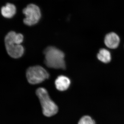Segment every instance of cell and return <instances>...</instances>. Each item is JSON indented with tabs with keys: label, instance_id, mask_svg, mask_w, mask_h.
Returning a JSON list of instances; mask_svg holds the SVG:
<instances>
[{
	"label": "cell",
	"instance_id": "1",
	"mask_svg": "<svg viewBox=\"0 0 124 124\" xmlns=\"http://www.w3.org/2000/svg\"><path fill=\"white\" fill-rule=\"evenodd\" d=\"M44 53L45 63L47 67L54 69H66L64 54L62 51L55 47L49 46L45 49Z\"/></svg>",
	"mask_w": 124,
	"mask_h": 124
},
{
	"label": "cell",
	"instance_id": "2",
	"mask_svg": "<svg viewBox=\"0 0 124 124\" xmlns=\"http://www.w3.org/2000/svg\"><path fill=\"white\" fill-rule=\"evenodd\" d=\"M36 94L39 100L42 108V112L45 116L50 117L57 113L58 107L50 98L46 89L39 88L37 90Z\"/></svg>",
	"mask_w": 124,
	"mask_h": 124
},
{
	"label": "cell",
	"instance_id": "3",
	"mask_svg": "<svg viewBox=\"0 0 124 124\" xmlns=\"http://www.w3.org/2000/svg\"><path fill=\"white\" fill-rule=\"evenodd\" d=\"M16 34L13 31L9 32L5 37V42L7 53L11 57L17 59L22 56L24 49L22 45L17 44L15 40Z\"/></svg>",
	"mask_w": 124,
	"mask_h": 124
},
{
	"label": "cell",
	"instance_id": "4",
	"mask_svg": "<svg viewBox=\"0 0 124 124\" xmlns=\"http://www.w3.org/2000/svg\"><path fill=\"white\" fill-rule=\"evenodd\" d=\"M26 76L28 82L32 85L41 83L48 79L49 76L47 71L39 66L29 67L27 69Z\"/></svg>",
	"mask_w": 124,
	"mask_h": 124
},
{
	"label": "cell",
	"instance_id": "5",
	"mask_svg": "<svg viewBox=\"0 0 124 124\" xmlns=\"http://www.w3.org/2000/svg\"><path fill=\"white\" fill-rule=\"evenodd\" d=\"M23 12L25 16L23 19V23L28 26L36 24L41 16L39 8L33 4H30L27 6L26 7L23 9Z\"/></svg>",
	"mask_w": 124,
	"mask_h": 124
},
{
	"label": "cell",
	"instance_id": "6",
	"mask_svg": "<svg viewBox=\"0 0 124 124\" xmlns=\"http://www.w3.org/2000/svg\"><path fill=\"white\" fill-rule=\"evenodd\" d=\"M104 42L106 46L109 48H116L120 44L119 37L115 32H110L107 34L105 36Z\"/></svg>",
	"mask_w": 124,
	"mask_h": 124
},
{
	"label": "cell",
	"instance_id": "7",
	"mask_svg": "<svg viewBox=\"0 0 124 124\" xmlns=\"http://www.w3.org/2000/svg\"><path fill=\"white\" fill-rule=\"evenodd\" d=\"M70 79L67 77L60 76L58 77L55 81L56 88L60 91H64L69 88L70 84Z\"/></svg>",
	"mask_w": 124,
	"mask_h": 124
},
{
	"label": "cell",
	"instance_id": "8",
	"mask_svg": "<svg viewBox=\"0 0 124 124\" xmlns=\"http://www.w3.org/2000/svg\"><path fill=\"white\" fill-rule=\"evenodd\" d=\"M16 9L15 6L10 3H7L6 5L1 9V13L5 18H10L13 17L16 13Z\"/></svg>",
	"mask_w": 124,
	"mask_h": 124
},
{
	"label": "cell",
	"instance_id": "9",
	"mask_svg": "<svg viewBox=\"0 0 124 124\" xmlns=\"http://www.w3.org/2000/svg\"><path fill=\"white\" fill-rule=\"evenodd\" d=\"M98 60L104 63H107L110 62L111 56L110 51L106 49H100L97 55Z\"/></svg>",
	"mask_w": 124,
	"mask_h": 124
},
{
	"label": "cell",
	"instance_id": "10",
	"mask_svg": "<svg viewBox=\"0 0 124 124\" xmlns=\"http://www.w3.org/2000/svg\"><path fill=\"white\" fill-rule=\"evenodd\" d=\"M78 124H95V122L89 116H85L80 119Z\"/></svg>",
	"mask_w": 124,
	"mask_h": 124
}]
</instances>
